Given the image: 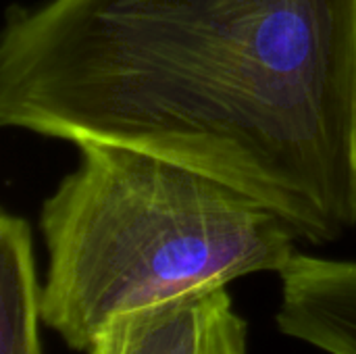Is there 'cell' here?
<instances>
[{
  "mask_svg": "<svg viewBox=\"0 0 356 354\" xmlns=\"http://www.w3.org/2000/svg\"><path fill=\"white\" fill-rule=\"evenodd\" d=\"M280 277V332L327 354H356V261L296 252Z\"/></svg>",
  "mask_w": 356,
  "mask_h": 354,
  "instance_id": "277c9868",
  "label": "cell"
},
{
  "mask_svg": "<svg viewBox=\"0 0 356 354\" xmlns=\"http://www.w3.org/2000/svg\"><path fill=\"white\" fill-rule=\"evenodd\" d=\"M42 286L35 275L31 227L0 215V354H42Z\"/></svg>",
  "mask_w": 356,
  "mask_h": 354,
  "instance_id": "5b68a950",
  "label": "cell"
},
{
  "mask_svg": "<svg viewBox=\"0 0 356 354\" xmlns=\"http://www.w3.org/2000/svg\"><path fill=\"white\" fill-rule=\"evenodd\" d=\"M86 354H248V325L215 288L113 317Z\"/></svg>",
  "mask_w": 356,
  "mask_h": 354,
  "instance_id": "3957f363",
  "label": "cell"
},
{
  "mask_svg": "<svg viewBox=\"0 0 356 354\" xmlns=\"http://www.w3.org/2000/svg\"><path fill=\"white\" fill-rule=\"evenodd\" d=\"M44 200L42 321L73 351L123 313L282 273L296 234L263 202L142 150L83 142Z\"/></svg>",
  "mask_w": 356,
  "mask_h": 354,
  "instance_id": "7a4b0ae2",
  "label": "cell"
},
{
  "mask_svg": "<svg viewBox=\"0 0 356 354\" xmlns=\"http://www.w3.org/2000/svg\"><path fill=\"white\" fill-rule=\"evenodd\" d=\"M0 125L156 154L334 242L356 227V0L13 4Z\"/></svg>",
  "mask_w": 356,
  "mask_h": 354,
  "instance_id": "6da1fadb",
  "label": "cell"
}]
</instances>
